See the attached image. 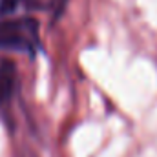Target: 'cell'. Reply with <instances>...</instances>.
<instances>
[{
    "instance_id": "6da1fadb",
    "label": "cell",
    "mask_w": 157,
    "mask_h": 157,
    "mask_svg": "<svg viewBox=\"0 0 157 157\" xmlns=\"http://www.w3.org/2000/svg\"><path fill=\"white\" fill-rule=\"evenodd\" d=\"M39 48V20L31 17H20V18H9L0 22V49L35 57Z\"/></svg>"
},
{
    "instance_id": "7a4b0ae2",
    "label": "cell",
    "mask_w": 157,
    "mask_h": 157,
    "mask_svg": "<svg viewBox=\"0 0 157 157\" xmlns=\"http://www.w3.org/2000/svg\"><path fill=\"white\" fill-rule=\"evenodd\" d=\"M17 91V66L11 60H0V112H6Z\"/></svg>"
},
{
    "instance_id": "3957f363",
    "label": "cell",
    "mask_w": 157,
    "mask_h": 157,
    "mask_svg": "<svg viewBox=\"0 0 157 157\" xmlns=\"http://www.w3.org/2000/svg\"><path fill=\"white\" fill-rule=\"evenodd\" d=\"M42 7L40 0H0V15H15L24 11H35Z\"/></svg>"
},
{
    "instance_id": "277c9868",
    "label": "cell",
    "mask_w": 157,
    "mask_h": 157,
    "mask_svg": "<svg viewBox=\"0 0 157 157\" xmlns=\"http://www.w3.org/2000/svg\"><path fill=\"white\" fill-rule=\"evenodd\" d=\"M68 2H70V0H51V2H49V11H51L53 20H59V18L62 17V13L66 11Z\"/></svg>"
},
{
    "instance_id": "5b68a950",
    "label": "cell",
    "mask_w": 157,
    "mask_h": 157,
    "mask_svg": "<svg viewBox=\"0 0 157 157\" xmlns=\"http://www.w3.org/2000/svg\"><path fill=\"white\" fill-rule=\"evenodd\" d=\"M22 157H39L37 154H33L31 150H24V154H22Z\"/></svg>"
}]
</instances>
